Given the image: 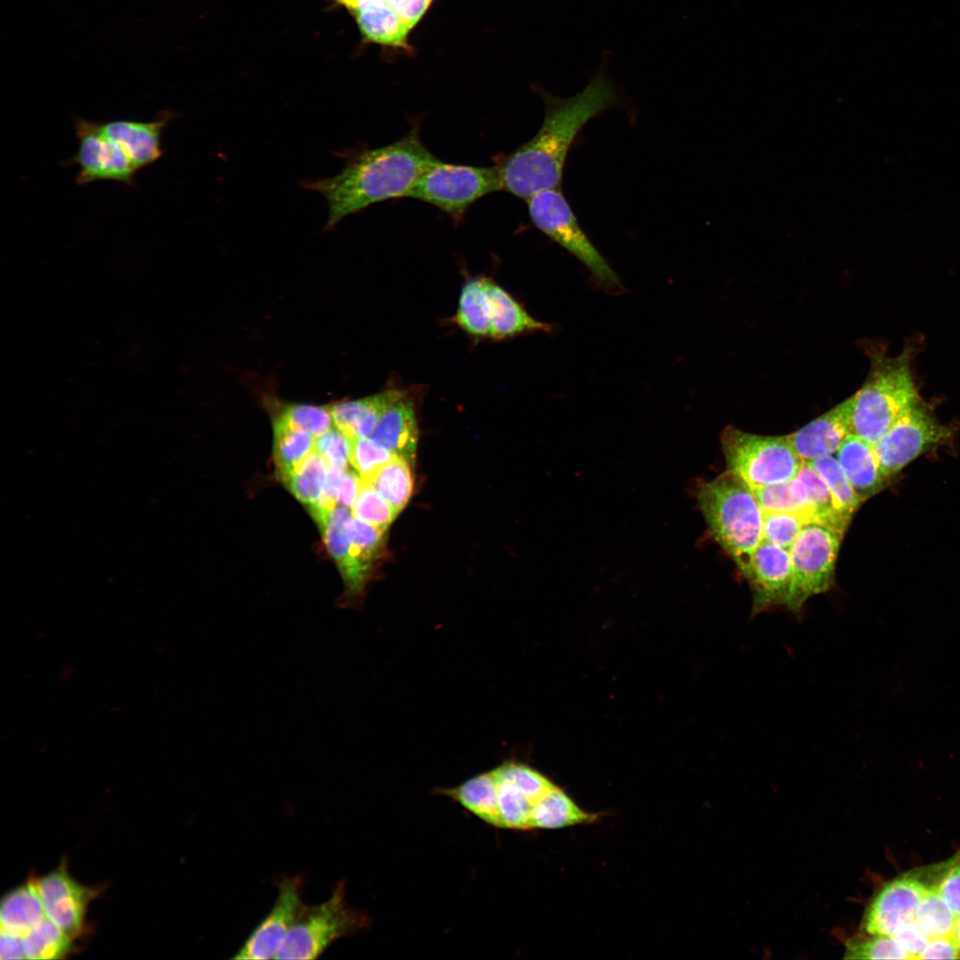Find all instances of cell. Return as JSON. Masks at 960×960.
<instances>
[{"instance_id":"cb8c5ba5","label":"cell","mask_w":960,"mask_h":960,"mask_svg":"<svg viewBox=\"0 0 960 960\" xmlns=\"http://www.w3.org/2000/svg\"><path fill=\"white\" fill-rule=\"evenodd\" d=\"M436 791L460 804L487 824L503 828L492 771L477 774L455 788Z\"/></svg>"},{"instance_id":"e575fe53","label":"cell","mask_w":960,"mask_h":960,"mask_svg":"<svg viewBox=\"0 0 960 960\" xmlns=\"http://www.w3.org/2000/svg\"><path fill=\"white\" fill-rule=\"evenodd\" d=\"M956 916L935 886L927 887L916 908L914 920L929 938L950 935Z\"/></svg>"},{"instance_id":"7bdbcfd3","label":"cell","mask_w":960,"mask_h":960,"mask_svg":"<svg viewBox=\"0 0 960 960\" xmlns=\"http://www.w3.org/2000/svg\"><path fill=\"white\" fill-rule=\"evenodd\" d=\"M351 438L336 427L315 439V451L324 460L327 466L348 468L350 464Z\"/></svg>"},{"instance_id":"30bf717a","label":"cell","mask_w":960,"mask_h":960,"mask_svg":"<svg viewBox=\"0 0 960 960\" xmlns=\"http://www.w3.org/2000/svg\"><path fill=\"white\" fill-rule=\"evenodd\" d=\"M948 429L919 401L906 410L874 444L880 468L889 480L932 445L945 440Z\"/></svg>"},{"instance_id":"7dc6e473","label":"cell","mask_w":960,"mask_h":960,"mask_svg":"<svg viewBox=\"0 0 960 960\" xmlns=\"http://www.w3.org/2000/svg\"><path fill=\"white\" fill-rule=\"evenodd\" d=\"M432 0H386V4L412 29L428 10Z\"/></svg>"},{"instance_id":"5bb4252c","label":"cell","mask_w":960,"mask_h":960,"mask_svg":"<svg viewBox=\"0 0 960 960\" xmlns=\"http://www.w3.org/2000/svg\"><path fill=\"white\" fill-rule=\"evenodd\" d=\"M35 881L46 916L71 940L76 939L84 930L93 890L74 880L64 862Z\"/></svg>"},{"instance_id":"3957f363","label":"cell","mask_w":960,"mask_h":960,"mask_svg":"<svg viewBox=\"0 0 960 960\" xmlns=\"http://www.w3.org/2000/svg\"><path fill=\"white\" fill-rule=\"evenodd\" d=\"M696 498L712 537L744 576L763 540L764 511L753 490L727 469L700 484Z\"/></svg>"},{"instance_id":"8992f818","label":"cell","mask_w":960,"mask_h":960,"mask_svg":"<svg viewBox=\"0 0 960 960\" xmlns=\"http://www.w3.org/2000/svg\"><path fill=\"white\" fill-rule=\"evenodd\" d=\"M721 444L727 469L751 489L791 481L804 465L787 436H763L726 427Z\"/></svg>"},{"instance_id":"836d02e7","label":"cell","mask_w":960,"mask_h":960,"mask_svg":"<svg viewBox=\"0 0 960 960\" xmlns=\"http://www.w3.org/2000/svg\"><path fill=\"white\" fill-rule=\"evenodd\" d=\"M21 939L28 959L62 958L70 953L73 940L47 916Z\"/></svg>"},{"instance_id":"ab89813d","label":"cell","mask_w":960,"mask_h":960,"mask_svg":"<svg viewBox=\"0 0 960 960\" xmlns=\"http://www.w3.org/2000/svg\"><path fill=\"white\" fill-rule=\"evenodd\" d=\"M847 959H910L896 940L890 936H872L847 942Z\"/></svg>"},{"instance_id":"d6986e66","label":"cell","mask_w":960,"mask_h":960,"mask_svg":"<svg viewBox=\"0 0 960 960\" xmlns=\"http://www.w3.org/2000/svg\"><path fill=\"white\" fill-rule=\"evenodd\" d=\"M836 460L850 484L864 502L888 483L874 450V444L856 435H848L836 451Z\"/></svg>"},{"instance_id":"83f0119b","label":"cell","mask_w":960,"mask_h":960,"mask_svg":"<svg viewBox=\"0 0 960 960\" xmlns=\"http://www.w3.org/2000/svg\"><path fill=\"white\" fill-rule=\"evenodd\" d=\"M362 35L370 42L393 47H407L411 30L387 4L354 12Z\"/></svg>"},{"instance_id":"6da1fadb","label":"cell","mask_w":960,"mask_h":960,"mask_svg":"<svg viewBox=\"0 0 960 960\" xmlns=\"http://www.w3.org/2000/svg\"><path fill=\"white\" fill-rule=\"evenodd\" d=\"M609 59V52L604 51L596 73L572 97L559 98L541 92L545 116L540 128L498 166L504 190L527 200L538 192L561 188L565 160L580 130L620 100L607 72Z\"/></svg>"},{"instance_id":"8fae6325","label":"cell","mask_w":960,"mask_h":960,"mask_svg":"<svg viewBox=\"0 0 960 960\" xmlns=\"http://www.w3.org/2000/svg\"><path fill=\"white\" fill-rule=\"evenodd\" d=\"M75 129L78 150L73 161L78 165L77 184L97 180L132 183L137 168L120 146L104 133L101 124L79 118Z\"/></svg>"},{"instance_id":"ba28073f","label":"cell","mask_w":960,"mask_h":960,"mask_svg":"<svg viewBox=\"0 0 960 960\" xmlns=\"http://www.w3.org/2000/svg\"><path fill=\"white\" fill-rule=\"evenodd\" d=\"M533 225L580 260L604 284L620 286L619 276L581 229L561 188L538 192L527 199Z\"/></svg>"},{"instance_id":"4dcf8cb0","label":"cell","mask_w":960,"mask_h":960,"mask_svg":"<svg viewBox=\"0 0 960 960\" xmlns=\"http://www.w3.org/2000/svg\"><path fill=\"white\" fill-rule=\"evenodd\" d=\"M412 464L404 458L395 455L365 481L399 513L408 503L413 487Z\"/></svg>"},{"instance_id":"9a60e30c","label":"cell","mask_w":960,"mask_h":960,"mask_svg":"<svg viewBox=\"0 0 960 960\" xmlns=\"http://www.w3.org/2000/svg\"><path fill=\"white\" fill-rule=\"evenodd\" d=\"M927 887L910 875L885 884L866 910L862 921L864 931L870 936L892 937L901 926L914 919Z\"/></svg>"},{"instance_id":"f546056e","label":"cell","mask_w":960,"mask_h":960,"mask_svg":"<svg viewBox=\"0 0 960 960\" xmlns=\"http://www.w3.org/2000/svg\"><path fill=\"white\" fill-rule=\"evenodd\" d=\"M484 277L473 278L462 288L455 322L467 332L491 337V315Z\"/></svg>"},{"instance_id":"b9f144b4","label":"cell","mask_w":960,"mask_h":960,"mask_svg":"<svg viewBox=\"0 0 960 960\" xmlns=\"http://www.w3.org/2000/svg\"><path fill=\"white\" fill-rule=\"evenodd\" d=\"M280 416L315 438L331 429L333 424L331 407L328 406L291 404L284 408Z\"/></svg>"},{"instance_id":"d4e9b609","label":"cell","mask_w":960,"mask_h":960,"mask_svg":"<svg viewBox=\"0 0 960 960\" xmlns=\"http://www.w3.org/2000/svg\"><path fill=\"white\" fill-rule=\"evenodd\" d=\"M46 917L35 878L7 893L2 900L1 928L24 937Z\"/></svg>"},{"instance_id":"c3c4849f","label":"cell","mask_w":960,"mask_h":960,"mask_svg":"<svg viewBox=\"0 0 960 960\" xmlns=\"http://www.w3.org/2000/svg\"><path fill=\"white\" fill-rule=\"evenodd\" d=\"M918 959H960V951L951 935L929 939Z\"/></svg>"},{"instance_id":"7c38bea8","label":"cell","mask_w":960,"mask_h":960,"mask_svg":"<svg viewBox=\"0 0 960 960\" xmlns=\"http://www.w3.org/2000/svg\"><path fill=\"white\" fill-rule=\"evenodd\" d=\"M277 889V897L273 907L252 931L233 958L275 959L305 904L302 901L301 876H284L279 881Z\"/></svg>"},{"instance_id":"f907efd6","label":"cell","mask_w":960,"mask_h":960,"mask_svg":"<svg viewBox=\"0 0 960 960\" xmlns=\"http://www.w3.org/2000/svg\"><path fill=\"white\" fill-rule=\"evenodd\" d=\"M340 4L352 10L354 12L367 9L375 5L386 4V0H336Z\"/></svg>"},{"instance_id":"1f68e13d","label":"cell","mask_w":960,"mask_h":960,"mask_svg":"<svg viewBox=\"0 0 960 960\" xmlns=\"http://www.w3.org/2000/svg\"><path fill=\"white\" fill-rule=\"evenodd\" d=\"M327 464L314 450L282 482L292 494L308 508L320 499L326 478Z\"/></svg>"},{"instance_id":"816d5d0a","label":"cell","mask_w":960,"mask_h":960,"mask_svg":"<svg viewBox=\"0 0 960 960\" xmlns=\"http://www.w3.org/2000/svg\"><path fill=\"white\" fill-rule=\"evenodd\" d=\"M950 935L960 951V916L956 917L955 925Z\"/></svg>"},{"instance_id":"484cf974","label":"cell","mask_w":960,"mask_h":960,"mask_svg":"<svg viewBox=\"0 0 960 960\" xmlns=\"http://www.w3.org/2000/svg\"><path fill=\"white\" fill-rule=\"evenodd\" d=\"M598 817V813L581 809L556 785L535 804L532 812L531 825L532 829L562 828L591 824L596 821Z\"/></svg>"},{"instance_id":"ac0fdd59","label":"cell","mask_w":960,"mask_h":960,"mask_svg":"<svg viewBox=\"0 0 960 960\" xmlns=\"http://www.w3.org/2000/svg\"><path fill=\"white\" fill-rule=\"evenodd\" d=\"M171 115L164 113L149 122L112 120L101 124V129L109 139L120 146L137 170H140L162 156L161 136Z\"/></svg>"},{"instance_id":"f1b7e54d","label":"cell","mask_w":960,"mask_h":960,"mask_svg":"<svg viewBox=\"0 0 960 960\" xmlns=\"http://www.w3.org/2000/svg\"><path fill=\"white\" fill-rule=\"evenodd\" d=\"M492 773L496 785L498 808L503 828L532 829L533 803L509 778L501 765L492 770Z\"/></svg>"},{"instance_id":"5b68a950","label":"cell","mask_w":960,"mask_h":960,"mask_svg":"<svg viewBox=\"0 0 960 960\" xmlns=\"http://www.w3.org/2000/svg\"><path fill=\"white\" fill-rule=\"evenodd\" d=\"M345 883L339 882L329 899L304 904L275 959H316L334 941L370 925V917L346 900Z\"/></svg>"},{"instance_id":"8d00e7d4","label":"cell","mask_w":960,"mask_h":960,"mask_svg":"<svg viewBox=\"0 0 960 960\" xmlns=\"http://www.w3.org/2000/svg\"><path fill=\"white\" fill-rule=\"evenodd\" d=\"M352 516L386 531L397 516L395 508L368 482L363 481L351 507Z\"/></svg>"},{"instance_id":"277c9868","label":"cell","mask_w":960,"mask_h":960,"mask_svg":"<svg viewBox=\"0 0 960 960\" xmlns=\"http://www.w3.org/2000/svg\"><path fill=\"white\" fill-rule=\"evenodd\" d=\"M911 351L871 355V366L852 395V434L875 444L909 407L921 401L911 371Z\"/></svg>"},{"instance_id":"7402d4cb","label":"cell","mask_w":960,"mask_h":960,"mask_svg":"<svg viewBox=\"0 0 960 960\" xmlns=\"http://www.w3.org/2000/svg\"><path fill=\"white\" fill-rule=\"evenodd\" d=\"M405 394L385 390L369 397L340 402L331 406L333 425L348 437H368L383 412Z\"/></svg>"},{"instance_id":"d6a6232c","label":"cell","mask_w":960,"mask_h":960,"mask_svg":"<svg viewBox=\"0 0 960 960\" xmlns=\"http://www.w3.org/2000/svg\"><path fill=\"white\" fill-rule=\"evenodd\" d=\"M828 485L838 510L849 520L863 503L855 492L837 460L831 455L807 461Z\"/></svg>"},{"instance_id":"603a6c76","label":"cell","mask_w":960,"mask_h":960,"mask_svg":"<svg viewBox=\"0 0 960 960\" xmlns=\"http://www.w3.org/2000/svg\"><path fill=\"white\" fill-rule=\"evenodd\" d=\"M491 315V337L503 339L516 334L548 331L550 326L533 318L505 290L490 279L485 280Z\"/></svg>"},{"instance_id":"f6af8a7d","label":"cell","mask_w":960,"mask_h":960,"mask_svg":"<svg viewBox=\"0 0 960 960\" xmlns=\"http://www.w3.org/2000/svg\"><path fill=\"white\" fill-rule=\"evenodd\" d=\"M892 938L910 959H918L929 941V938L920 930L914 919L901 926Z\"/></svg>"},{"instance_id":"e0dca14e","label":"cell","mask_w":960,"mask_h":960,"mask_svg":"<svg viewBox=\"0 0 960 960\" xmlns=\"http://www.w3.org/2000/svg\"><path fill=\"white\" fill-rule=\"evenodd\" d=\"M851 396L800 429L787 435L788 440L804 462L831 455L852 434Z\"/></svg>"},{"instance_id":"44dd1931","label":"cell","mask_w":960,"mask_h":960,"mask_svg":"<svg viewBox=\"0 0 960 960\" xmlns=\"http://www.w3.org/2000/svg\"><path fill=\"white\" fill-rule=\"evenodd\" d=\"M790 485L812 522L828 527L841 536L844 534L851 520L838 510L828 485L812 467L804 462Z\"/></svg>"},{"instance_id":"ee69618b","label":"cell","mask_w":960,"mask_h":960,"mask_svg":"<svg viewBox=\"0 0 960 960\" xmlns=\"http://www.w3.org/2000/svg\"><path fill=\"white\" fill-rule=\"evenodd\" d=\"M945 875L934 886L956 916H960V855L947 864Z\"/></svg>"},{"instance_id":"bcb514c9","label":"cell","mask_w":960,"mask_h":960,"mask_svg":"<svg viewBox=\"0 0 960 960\" xmlns=\"http://www.w3.org/2000/svg\"><path fill=\"white\" fill-rule=\"evenodd\" d=\"M362 479L358 474L349 468L342 470L335 486V499L338 506L350 508L358 494Z\"/></svg>"},{"instance_id":"d590c367","label":"cell","mask_w":960,"mask_h":960,"mask_svg":"<svg viewBox=\"0 0 960 960\" xmlns=\"http://www.w3.org/2000/svg\"><path fill=\"white\" fill-rule=\"evenodd\" d=\"M346 531L354 555L372 572L373 563L381 555L386 531L356 519L352 515L346 523Z\"/></svg>"},{"instance_id":"52a82bcc","label":"cell","mask_w":960,"mask_h":960,"mask_svg":"<svg viewBox=\"0 0 960 960\" xmlns=\"http://www.w3.org/2000/svg\"><path fill=\"white\" fill-rule=\"evenodd\" d=\"M502 189L498 165H461L438 159L416 180L405 197L428 203L460 220L476 200Z\"/></svg>"},{"instance_id":"4316f807","label":"cell","mask_w":960,"mask_h":960,"mask_svg":"<svg viewBox=\"0 0 960 960\" xmlns=\"http://www.w3.org/2000/svg\"><path fill=\"white\" fill-rule=\"evenodd\" d=\"M273 456L279 479L284 480L315 450V437L280 415L274 421Z\"/></svg>"},{"instance_id":"9c48e42d","label":"cell","mask_w":960,"mask_h":960,"mask_svg":"<svg viewBox=\"0 0 960 960\" xmlns=\"http://www.w3.org/2000/svg\"><path fill=\"white\" fill-rule=\"evenodd\" d=\"M842 537L820 524H804L788 550L793 580L786 608L791 612L802 613L809 598L830 589Z\"/></svg>"},{"instance_id":"4fadbf2b","label":"cell","mask_w":960,"mask_h":960,"mask_svg":"<svg viewBox=\"0 0 960 960\" xmlns=\"http://www.w3.org/2000/svg\"><path fill=\"white\" fill-rule=\"evenodd\" d=\"M744 577L752 591V616L777 607H787L793 580L788 549L763 540L756 548Z\"/></svg>"},{"instance_id":"74e56055","label":"cell","mask_w":960,"mask_h":960,"mask_svg":"<svg viewBox=\"0 0 960 960\" xmlns=\"http://www.w3.org/2000/svg\"><path fill=\"white\" fill-rule=\"evenodd\" d=\"M808 522L791 512L764 513L763 540L789 550Z\"/></svg>"},{"instance_id":"ffe728a7","label":"cell","mask_w":960,"mask_h":960,"mask_svg":"<svg viewBox=\"0 0 960 960\" xmlns=\"http://www.w3.org/2000/svg\"><path fill=\"white\" fill-rule=\"evenodd\" d=\"M418 433L414 406L404 395L383 412L368 438L412 465Z\"/></svg>"},{"instance_id":"f35d334b","label":"cell","mask_w":960,"mask_h":960,"mask_svg":"<svg viewBox=\"0 0 960 960\" xmlns=\"http://www.w3.org/2000/svg\"><path fill=\"white\" fill-rule=\"evenodd\" d=\"M396 454L368 437L351 438L350 464L363 481H368Z\"/></svg>"},{"instance_id":"681fc988","label":"cell","mask_w":960,"mask_h":960,"mask_svg":"<svg viewBox=\"0 0 960 960\" xmlns=\"http://www.w3.org/2000/svg\"><path fill=\"white\" fill-rule=\"evenodd\" d=\"M0 953L1 959L26 958L21 937L1 928Z\"/></svg>"},{"instance_id":"7a4b0ae2","label":"cell","mask_w":960,"mask_h":960,"mask_svg":"<svg viewBox=\"0 0 960 960\" xmlns=\"http://www.w3.org/2000/svg\"><path fill=\"white\" fill-rule=\"evenodd\" d=\"M438 159L412 130L401 140L350 157L333 177L307 180L302 186L327 202L325 229L345 217L391 198L405 197L416 180Z\"/></svg>"},{"instance_id":"60d3db41","label":"cell","mask_w":960,"mask_h":960,"mask_svg":"<svg viewBox=\"0 0 960 960\" xmlns=\"http://www.w3.org/2000/svg\"><path fill=\"white\" fill-rule=\"evenodd\" d=\"M764 513L791 512L804 516L812 523L804 506L795 496L790 481L752 489Z\"/></svg>"},{"instance_id":"2e32d148","label":"cell","mask_w":960,"mask_h":960,"mask_svg":"<svg viewBox=\"0 0 960 960\" xmlns=\"http://www.w3.org/2000/svg\"><path fill=\"white\" fill-rule=\"evenodd\" d=\"M351 515L348 508L337 506L316 522L326 548L343 580L345 590L340 598V606L348 607L360 604L372 574L352 551L346 531V523Z\"/></svg>"}]
</instances>
